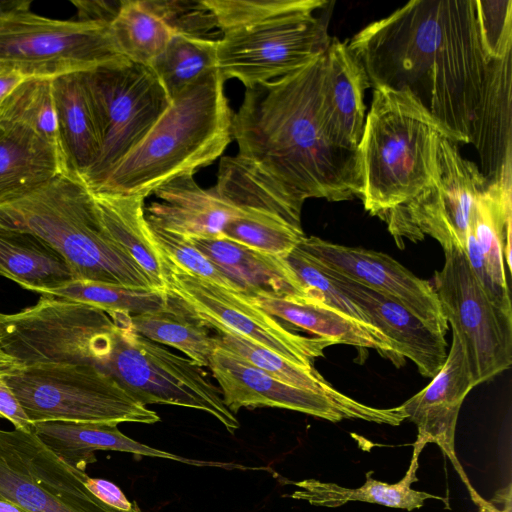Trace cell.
I'll return each mask as SVG.
<instances>
[{
    "label": "cell",
    "mask_w": 512,
    "mask_h": 512,
    "mask_svg": "<svg viewBox=\"0 0 512 512\" xmlns=\"http://www.w3.org/2000/svg\"><path fill=\"white\" fill-rule=\"evenodd\" d=\"M296 248L316 265L390 295L445 336L448 322L431 282L417 277L389 255L316 236H305Z\"/></svg>",
    "instance_id": "obj_17"
},
{
    "label": "cell",
    "mask_w": 512,
    "mask_h": 512,
    "mask_svg": "<svg viewBox=\"0 0 512 512\" xmlns=\"http://www.w3.org/2000/svg\"><path fill=\"white\" fill-rule=\"evenodd\" d=\"M316 10L287 13L223 33L217 70L245 88L290 74L325 53L331 38Z\"/></svg>",
    "instance_id": "obj_13"
},
{
    "label": "cell",
    "mask_w": 512,
    "mask_h": 512,
    "mask_svg": "<svg viewBox=\"0 0 512 512\" xmlns=\"http://www.w3.org/2000/svg\"><path fill=\"white\" fill-rule=\"evenodd\" d=\"M0 226L46 241L65 258L75 280L155 289L108 236L94 195L80 178L62 173L30 196L1 206Z\"/></svg>",
    "instance_id": "obj_5"
},
{
    "label": "cell",
    "mask_w": 512,
    "mask_h": 512,
    "mask_svg": "<svg viewBox=\"0 0 512 512\" xmlns=\"http://www.w3.org/2000/svg\"><path fill=\"white\" fill-rule=\"evenodd\" d=\"M215 38L174 35L149 67L172 100L201 76L217 69Z\"/></svg>",
    "instance_id": "obj_34"
},
{
    "label": "cell",
    "mask_w": 512,
    "mask_h": 512,
    "mask_svg": "<svg viewBox=\"0 0 512 512\" xmlns=\"http://www.w3.org/2000/svg\"><path fill=\"white\" fill-rule=\"evenodd\" d=\"M174 35L214 38L215 17L204 0H143ZM218 31V30H217Z\"/></svg>",
    "instance_id": "obj_43"
},
{
    "label": "cell",
    "mask_w": 512,
    "mask_h": 512,
    "mask_svg": "<svg viewBox=\"0 0 512 512\" xmlns=\"http://www.w3.org/2000/svg\"><path fill=\"white\" fill-rule=\"evenodd\" d=\"M149 227L156 245L170 264L192 276L241 293L238 286L206 257L190 238L151 224Z\"/></svg>",
    "instance_id": "obj_41"
},
{
    "label": "cell",
    "mask_w": 512,
    "mask_h": 512,
    "mask_svg": "<svg viewBox=\"0 0 512 512\" xmlns=\"http://www.w3.org/2000/svg\"><path fill=\"white\" fill-rule=\"evenodd\" d=\"M347 43L371 87L408 91L455 143L471 142L492 62L474 0L410 1Z\"/></svg>",
    "instance_id": "obj_1"
},
{
    "label": "cell",
    "mask_w": 512,
    "mask_h": 512,
    "mask_svg": "<svg viewBox=\"0 0 512 512\" xmlns=\"http://www.w3.org/2000/svg\"><path fill=\"white\" fill-rule=\"evenodd\" d=\"M476 23L482 50L490 61L511 55L512 1L474 0Z\"/></svg>",
    "instance_id": "obj_42"
},
{
    "label": "cell",
    "mask_w": 512,
    "mask_h": 512,
    "mask_svg": "<svg viewBox=\"0 0 512 512\" xmlns=\"http://www.w3.org/2000/svg\"><path fill=\"white\" fill-rule=\"evenodd\" d=\"M217 347L237 355L244 361L266 372L288 385L343 399L347 395L339 392L314 368H305L283 356L228 331H217Z\"/></svg>",
    "instance_id": "obj_38"
},
{
    "label": "cell",
    "mask_w": 512,
    "mask_h": 512,
    "mask_svg": "<svg viewBox=\"0 0 512 512\" xmlns=\"http://www.w3.org/2000/svg\"><path fill=\"white\" fill-rule=\"evenodd\" d=\"M213 377L232 413L241 408L274 407L309 414L331 422L360 419L400 425L406 416L400 406L375 408L347 396L333 398L283 383L237 355L217 347L209 359Z\"/></svg>",
    "instance_id": "obj_16"
},
{
    "label": "cell",
    "mask_w": 512,
    "mask_h": 512,
    "mask_svg": "<svg viewBox=\"0 0 512 512\" xmlns=\"http://www.w3.org/2000/svg\"><path fill=\"white\" fill-rule=\"evenodd\" d=\"M444 255L443 268L435 271L431 284L477 386L512 364V313L491 301L462 248H449Z\"/></svg>",
    "instance_id": "obj_11"
},
{
    "label": "cell",
    "mask_w": 512,
    "mask_h": 512,
    "mask_svg": "<svg viewBox=\"0 0 512 512\" xmlns=\"http://www.w3.org/2000/svg\"><path fill=\"white\" fill-rule=\"evenodd\" d=\"M512 160L478 196L469 231L484 257L502 303L512 309L506 270L511 271Z\"/></svg>",
    "instance_id": "obj_23"
},
{
    "label": "cell",
    "mask_w": 512,
    "mask_h": 512,
    "mask_svg": "<svg viewBox=\"0 0 512 512\" xmlns=\"http://www.w3.org/2000/svg\"><path fill=\"white\" fill-rule=\"evenodd\" d=\"M93 195L108 236L147 274L155 289L166 291L168 261L156 245L145 217V198Z\"/></svg>",
    "instance_id": "obj_28"
},
{
    "label": "cell",
    "mask_w": 512,
    "mask_h": 512,
    "mask_svg": "<svg viewBox=\"0 0 512 512\" xmlns=\"http://www.w3.org/2000/svg\"><path fill=\"white\" fill-rule=\"evenodd\" d=\"M100 135V155L84 182L98 189L147 135L170 105L149 66L133 62L81 72Z\"/></svg>",
    "instance_id": "obj_10"
},
{
    "label": "cell",
    "mask_w": 512,
    "mask_h": 512,
    "mask_svg": "<svg viewBox=\"0 0 512 512\" xmlns=\"http://www.w3.org/2000/svg\"><path fill=\"white\" fill-rule=\"evenodd\" d=\"M110 25L40 16L30 8L0 15V70L54 78L128 62Z\"/></svg>",
    "instance_id": "obj_9"
},
{
    "label": "cell",
    "mask_w": 512,
    "mask_h": 512,
    "mask_svg": "<svg viewBox=\"0 0 512 512\" xmlns=\"http://www.w3.org/2000/svg\"><path fill=\"white\" fill-rule=\"evenodd\" d=\"M65 173L57 146L17 125H0V207L22 200Z\"/></svg>",
    "instance_id": "obj_24"
},
{
    "label": "cell",
    "mask_w": 512,
    "mask_h": 512,
    "mask_svg": "<svg viewBox=\"0 0 512 512\" xmlns=\"http://www.w3.org/2000/svg\"><path fill=\"white\" fill-rule=\"evenodd\" d=\"M213 13L217 30L225 32L269 18L304 10H320L324 0H204Z\"/></svg>",
    "instance_id": "obj_40"
},
{
    "label": "cell",
    "mask_w": 512,
    "mask_h": 512,
    "mask_svg": "<svg viewBox=\"0 0 512 512\" xmlns=\"http://www.w3.org/2000/svg\"><path fill=\"white\" fill-rule=\"evenodd\" d=\"M52 81L30 77L22 82L0 104V125L26 128L60 150Z\"/></svg>",
    "instance_id": "obj_36"
},
{
    "label": "cell",
    "mask_w": 512,
    "mask_h": 512,
    "mask_svg": "<svg viewBox=\"0 0 512 512\" xmlns=\"http://www.w3.org/2000/svg\"><path fill=\"white\" fill-rule=\"evenodd\" d=\"M109 316L117 332L102 368L105 372L145 406L167 404L202 410L234 434L239 421L201 366L139 335L131 326L130 314Z\"/></svg>",
    "instance_id": "obj_8"
},
{
    "label": "cell",
    "mask_w": 512,
    "mask_h": 512,
    "mask_svg": "<svg viewBox=\"0 0 512 512\" xmlns=\"http://www.w3.org/2000/svg\"><path fill=\"white\" fill-rule=\"evenodd\" d=\"M217 69L177 94L144 139L92 191L146 198L167 181L213 163L233 140V113Z\"/></svg>",
    "instance_id": "obj_3"
},
{
    "label": "cell",
    "mask_w": 512,
    "mask_h": 512,
    "mask_svg": "<svg viewBox=\"0 0 512 512\" xmlns=\"http://www.w3.org/2000/svg\"><path fill=\"white\" fill-rule=\"evenodd\" d=\"M88 475L57 457L31 431L0 429V500L23 512L123 511L92 494Z\"/></svg>",
    "instance_id": "obj_14"
},
{
    "label": "cell",
    "mask_w": 512,
    "mask_h": 512,
    "mask_svg": "<svg viewBox=\"0 0 512 512\" xmlns=\"http://www.w3.org/2000/svg\"><path fill=\"white\" fill-rule=\"evenodd\" d=\"M440 137L455 142L411 93L374 88L357 147L360 198L369 214L382 218L432 182Z\"/></svg>",
    "instance_id": "obj_4"
},
{
    "label": "cell",
    "mask_w": 512,
    "mask_h": 512,
    "mask_svg": "<svg viewBox=\"0 0 512 512\" xmlns=\"http://www.w3.org/2000/svg\"><path fill=\"white\" fill-rule=\"evenodd\" d=\"M474 387L460 341L452 333L449 352L438 373L425 388L399 405L406 419L417 427L413 452L420 454L426 444H437L467 489L472 486L455 453V431L461 405Z\"/></svg>",
    "instance_id": "obj_18"
},
{
    "label": "cell",
    "mask_w": 512,
    "mask_h": 512,
    "mask_svg": "<svg viewBox=\"0 0 512 512\" xmlns=\"http://www.w3.org/2000/svg\"><path fill=\"white\" fill-rule=\"evenodd\" d=\"M246 296H307L285 258L266 254L224 237L190 238Z\"/></svg>",
    "instance_id": "obj_25"
},
{
    "label": "cell",
    "mask_w": 512,
    "mask_h": 512,
    "mask_svg": "<svg viewBox=\"0 0 512 512\" xmlns=\"http://www.w3.org/2000/svg\"><path fill=\"white\" fill-rule=\"evenodd\" d=\"M0 275L40 294L75 280L65 258L46 241L32 233L1 226Z\"/></svg>",
    "instance_id": "obj_30"
},
{
    "label": "cell",
    "mask_w": 512,
    "mask_h": 512,
    "mask_svg": "<svg viewBox=\"0 0 512 512\" xmlns=\"http://www.w3.org/2000/svg\"><path fill=\"white\" fill-rule=\"evenodd\" d=\"M488 183L476 163L461 155L455 142L440 137L432 182L381 219L398 247L403 248L404 239L416 243L430 236L443 250H464L475 202Z\"/></svg>",
    "instance_id": "obj_12"
},
{
    "label": "cell",
    "mask_w": 512,
    "mask_h": 512,
    "mask_svg": "<svg viewBox=\"0 0 512 512\" xmlns=\"http://www.w3.org/2000/svg\"><path fill=\"white\" fill-rule=\"evenodd\" d=\"M152 194L158 200L144 207L148 223L188 238L222 237L225 226L240 216L214 187H200L191 173L167 181Z\"/></svg>",
    "instance_id": "obj_20"
},
{
    "label": "cell",
    "mask_w": 512,
    "mask_h": 512,
    "mask_svg": "<svg viewBox=\"0 0 512 512\" xmlns=\"http://www.w3.org/2000/svg\"><path fill=\"white\" fill-rule=\"evenodd\" d=\"M30 76L17 70L0 71V104Z\"/></svg>",
    "instance_id": "obj_48"
},
{
    "label": "cell",
    "mask_w": 512,
    "mask_h": 512,
    "mask_svg": "<svg viewBox=\"0 0 512 512\" xmlns=\"http://www.w3.org/2000/svg\"><path fill=\"white\" fill-rule=\"evenodd\" d=\"M324 66L325 53L290 74L246 88L232 118L237 156L301 205L308 198L361 197L358 151L336 146L324 125Z\"/></svg>",
    "instance_id": "obj_2"
},
{
    "label": "cell",
    "mask_w": 512,
    "mask_h": 512,
    "mask_svg": "<svg viewBox=\"0 0 512 512\" xmlns=\"http://www.w3.org/2000/svg\"><path fill=\"white\" fill-rule=\"evenodd\" d=\"M85 485L99 500L113 508L130 511L138 506L135 501H129L120 488L108 480L88 476Z\"/></svg>",
    "instance_id": "obj_45"
},
{
    "label": "cell",
    "mask_w": 512,
    "mask_h": 512,
    "mask_svg": "<svg viewBox=\"0 0 512 512\" xmlns=\"http://www.w3.org/2000/svg\"><path fill=\"white\" fill-rule=\"evenodd\" d=\"M285 260L308 293L319 297L324 303L343 314L372 325L364 312L349 300L332 283L330 278L296 247L285 257Z\"/></svg>",
    "instance_id": "obj_44"
},
{
    "label": "cell",
    "mask_w": 512,
    "mask_h": 512,
    "mask_svg": "<svg viewBox=\"0 0 512 512\" xmlns=\"http://www.w3.org/2000/svg\"><path fill=\"white\" fill-rule=\"evenodd\" d=\"M369 87L365 69L348 43L332 37L325 52L322 108L326 132L336 146L357 150Z\"/></svg>",
    "instance_id": "obj_21"
},
{
    "label": "cell",
    "mask_w": 512,
    "mask_h": 512,
    "mask_svg": "<svg viewBox=\"0 0 512 512\" xmlns=\"http://www.w3.org/2000/svg\"><path fill=\"white\" fill-rule=\"evenodd\" d=\"M52 83L65 173L84 181L101 149L93 107L81 72L54 77Z\"/></svg>",
    "instance_id": "obj_27"
},
{
    "label": "cell",
    "mask_w": 512,
    "mask_h": 512,
    "mask_svg": "<svg viewBox=\"0 0 512 512\" xmlns=\"http://www.w3.org/2000/svg\"><path fill=\"white\" fill-rule=\"evenodd\" d=\"M29 1H0V15L24 8H30Z\"/></svg>",
    "instance_id": "obj_50"
},
{
    "label": "cell",
    "mask_w": 512,
    "mask_h": 512,
    "mask_svg": "<svg viewBox=\"0 0 512 512\" xmlns=\"http://www.w3.org/2000/svg\"><path fill=\"white\" fill-rule=\"evenodd\" d=\"M222 237L259 252L285 258L305 237L286 221L266 215H241L223 229Z\"/></svg>",
    "instance_id": "obj_39"
},
{
    "label": "cell",
    "mask_w": 512,
    "mask_h": 512,
    "mask_svg": "<svg viewBox=\"0 0 512 512\" xmlns=\"http://www.w3.org/2000/svg\"><path fill=\"white\" fill-rule=\"evenodd\" d=\"M318 267L392 342L397 353L417 366L421 375L433 378L438 373L447 357L444 335L430 328L390 295Z\"/></svg>",
    "instance_id": "obj_19"
},
{
    "label": "cell",
    "mask_w": 512,
    "mask_h": 512,
    "mask_svg": "<svg viewBox=\"0 0 512 512\" xmlns=\"http://www.w3.org/2000/svg\"><path fill=\"white\" fill-rule=\"evenodd\" d=\"M471 144L478 149L483 175L496 178L511 156V55L492 61Z\"/></svg>",
    "instance_id": "obj_29"
},
{
    "label": "cell",
    "mask_w": 512,
    "mask_h": 512,
    "mask_svg": "<svg viewBox=\"0 0 512 512\" xmlns=\"http://www.w3.org/2000/svg\"><path fill=\"white\" fill-rule=\"evenodd\" d=\"M32 432L67 465L85 472L96 462L95 451L111 450L181 461L193 465H217L202 462L156 449L123 434L115 424L47 421L34 423Z\"/></svg>",
    "instance_id": "obj_26"
},
{
    "label": "cell",
    "mask_w": 512,
    "mask_h": 512,
    "mask_svg": "<svg viewBox=\"0 0 512 512\" xmlns=\"http://www.w3.org/2000/svg\"><path fill=\"white\" fill-rule=\"evenodd\" d=\"M217 193L241 215H267L280 218L297 229L301 226V204L295 202L236 156L220 159Z\"/></svg>",
    "instance_id": "obj_31"
},
{
    "label": "cell",
    "mask_w": 512,
    "mask_h": 512,
    "mask_svg": "<svg viewBox=\"0 0 512 512\" xmlns=\"http://www.w3.org/2000/svg\"><path fill=\"white\" fill-rule=\"evenodd\" d=\"M166 292L208 328L239 335L305 368H314V360L332 345L291 330L243 293L192 276L169 262Z\"/></svg>",
    "instance_id": "obj_15"
},
{
    "label": "cell",
    "mask_w": 512,
    "mask_h": 512,
    "mask_svg": "<svg viewBox=\"0 0 512 512\" xmlns=\"http://www.w3.org/2000/svg\"><path fill=\"white\" fill-rule=\"evenodd\" d=\"M124 0L113 1H74L79 20L111 24L118 15Z\"/></svg>",
    "instance_id": "obj_47"
},
{
    "label": "cell",
    "mask_w": 512,
    "mask_h": 512,
    "mask_svg": "<svg viewBox=\"0 0 512 512\" xmlns=\"http://www.w3.org/2000/svg\"><path fill=\"white\" fill-rule=\"evenodd\" d=\"M1 71V70H0Z\"/></svg>",
    "instance_id": "obj_52"
},
{
    "label": "cell",
    "mask_w": 512,
    "mask_h": 512,
    "mask_svg": "<svg viewBox=\"0 0 512 512\" xmlns=\"http://www.w3.org/2000/svg\"><path fill=\"white\" fill-rule=\"evenodd\" d=\"M29 421L154 424L147 408L110 374L89 364L19 367L2 376Z\"/></svg>",
    "instance_id": "obj_6"
},
{
    "label": "cell",
    "mask_w": 512,
    "mask_h": 512,
    "mask_svg": "<svg viewBox=\"0 0 512 512\" xmlns=\"http://www.w3.org/2000/svg\"><path fill=\"white\" fill-rule=\"evenodd\" d=\"M0 418L10 421L15 429L32 431L33 424L2 376H0Z\"/></svg>",
    "instance_id": "obj_46"
},
{
    "label": "cell",
    "mask_w": 512,
    "mask_h": 512,
    "mask_svg": "<svg viewBox=\"0 0 512 512\" xmlns=\"http://www.w3.org/2000/svg\"><path fill=\"white\" fill-rule=\"evenodd\" d=\"M117 328L110 316L92 305L41 295L32 307L0 313V351L19 367L107 363Z\"/></svg>",
    "instance_id": "obj_7"
},
{
    "label": "cell",
    "mask_w": 512,
    "mask_h": 512,
    "mask_svg": "<svg viewBox=\"0 0 512 512\" xmlns=\"http://www.w3.org/2000/svg\"><path fill=\"white\" fill-rule=\"evenodd\" d=\"M132 328L144 338L180 350L203 367L217 348L208 327L169 294L168 305L158 311L131 315Z\"/></svg>",
    "instance_id": "obj_33"
},
{
    "label": "cell",
    "mask_w": 512,
    "mask_h": 512,
    "mask_svg": "<svg viewBox=\"0 0 512 512\" xmlns=\"http://www.w3.org/2000/svg\"><path fill=\"white\" fill-rule=\"evenodd\" d=\"M17 368H19L17 362L0 351V376L9 374Z\"/></svg>",
    "instance_id": "obj_51"
},
{
    "label": "cell",
    "mask_w": 512,
    "mask_h": 512,
    "mask_svg": "<svg viewBox=\"0 0 512 512\" xmlns=\"http://www.w3.org/2000/svg\"><path fill=\"white\" fill-rule=\"evenodd\" d=\"M110 32L118 50L127 60L146 66L173 37L170 29L146 7L143 0H124L110 24Z\"/></svg>",
    "instance_id": "obj_35"
},
{
    "label": "cell",
    "mask_w": 512,
    "mask_h": 512,
    "mask_svg": "<svg viewBox=\"0 0 512 512\" xmlns=\"http://www.w3.org/2000/svg\"><path fill=\"white\" fill-rule=\"evenodd\" d=\"M245 297L272 316L312 333L333 344L376 349L396 365L403 362L392 342L376 327L357 321L330 307L319 297H275L255 295Z\"/></svg>",
    "instance_id": "obj_22"
},
{
    "label": "cell",
    "mask_w": 512,
    "mask_h": 512,
    "mask_svg": "<svg viewBox=\"0 0 512 512\" xmlns=\"http://www.w3.org/2000/svg\"><path fill=\"white\" fill-rule=\"evenodd\" d=\"M41 295H52L89 304L108 315L154 312L165 308L169 302V294L166 291L84 280H73Z\"/></svg>",
    "instance_id": "obj_37"
},
{
    "label": "cell",
    "mask_w": 512,
    "mask_h": 512,
    "mask_svg": "<svg viewBox=\"0 0 512 512\" xmlns=\"http://www.w3.org/2000/svg\"><path fill=\"white\" fill-rule=\"evenodd\" d=\"M419 455L413 452L411 464L405 476L394 484L372 478L373 472L369 471L366 472L364 485L358 488H346L316 479L293 482L297 489L289 497L307 501L314 506L339 507L350 501H361L412 511L422 507L428 499H442L411 488L412 483L417 481Z\"/></svg>",
    "instance_id": "obj_32"
},
{
    "label": "cell",
    "mask_w": 512,
    "mask_h": 512,
    "mask_svg": "<svg viewBox=\"0 0 512 512\" xmlns=\"http://www.w3.org/2000/svg\"><path fill=\"white\" fill-rule=\"evenodd\" d=\"M468 491L473 502L479 507L480 512H511V505L507 506L504 510H500L492 502L482 498L473 487L468 489Z\"/></svg>",
    "instance_id": "obj_49"
}]
</instances>
